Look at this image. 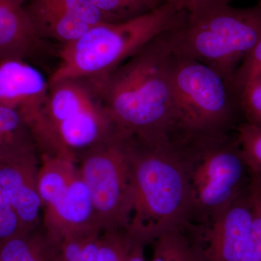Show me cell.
<instances>
[{"instance_id": "2e32d148", "label": "cell", "mask_w": 261, "mask_h": 261, "mask_svg": "<svg viewBox=\"0 0 261 261\" xmlns=\"http://www.w3.org/2000/svg\"><path fill=\"white\" fill-rule=\"evenodd\" d=\"M44 163L37 173V190L45 208L50 207L64 193L79 174L74 160L65 156L44 155Z\"/></svg>"}, {"instance_id": "52a82bcc", "label": "cell", "mask_w": 261, "mask_h": 261, "mask_svg": "<svg viewBox=\"0 0 261 261\" xmlns=\"http://www.w3.org/2000/svg\"><path fill=\"white\" fill-rule=\"evenodd\" d=\"M44 126V153L73 159L117 133L97 85L87 79L49 83Z\"/></svg>"}, {"instance_id": "5bb4252c", "label": "cell", "mask_w": 261, "mask_h": 261, "mask_svg": "<svg viewBox=\"0 0 261 261\" xmlns=\"http://www.w3.org/2000/svg\"><path fill=\"white\" fill-rule=\"evenodd\" d=\"M24 1L0 0V61L24 60L40 39Z\"/></svg>"}, {"instance_id": "4316f807", "label": "cell", "mask_w": 261, "mask_h": 261, "mask_svg": "<svg viewBox=\"0 0 261 261\" xmlns=\"http://www.w3.org/2000/svg\"><path fill=\"white\" fill-rule=\"evenodd\" d=\"M11 207H12L9 197L3 190V187L0 186V212Z\"/></svg>"}, {"instance_id": "d4e9b609", "label": "cell", "mask_w": 261, "mask_h": 261, "mask_svg": "<svg viewBox=\"0 0 261 261\" xmlns=\"http://www.w3.org/2000/svg\"><path fill=\"white\" fill-rule=\"evenodd\" d=\"M135 239V238H134ZM145 243L135 240L130 248L126 261H147L145 255Z\"/></svg>"}, {"instance_id": "7c38bea8", "label": "cell", "mask_w": 261, "mask_h": 261, "mask_svg": "<svg viewBox=\"0 0 261 261\" xmlns=\"http://www.w3.org/2000/svg\"><path fill=\"white\" fill-rule=\"evenodd\" d=\"M45 209L44 229L59 241L72 233L92 228L100 230L96 221L90 192L80 173L61 197Z\"/></svg>"}, {"instance_id": "4fadbf2b", "label": "cell", "mask_w": 261, "mask_h": 261, "mask_svg": "<svg viewBox=\"0 0 261 261\" xmlns=\"http://www.w3.org/2000/svg\"><path fill=\"white\" fill-rule=\"evenodd\" d=\"M29 160L25 165L5 163L0 165V186L9 197L24 231L36 229L42 206L37 190V173Z\"/></svg>"}, {"instance_id": "ac0fdd59", "label": "cell", "mask_w": 261, "mask_h": 261, "mask_svg": "<svg viewBox=\"0 0 261 261\" xmlns=\"http://www.w3.org/2000/svg\"><path fill=\"white\" fill-rule=\"evenodd\" d=\"M150 245V261H199L184 228L164 233Z\"/></svg>"}, {"instance_id": "ba28073f", "label": "cell", "mask_w": 261, "mask_h": 261, "mask_svg": "<svg viewBox=\"0 0 261 261\" xmlns=\"http://www.w3.org/2000/svg\"><path fill=\"white\" fill-rule=\"evenodd\" d=\"M80 161L101 231L126 229L133 206L127 137L115 134L82 151Z\"/></svg>"}, {"instance_id": "484cf974", "label": "cell", "mask_w": 261, "mask_h": 261, "mask_svg": "<svg viewBox=\"0 0 261 261\" xmlns=\"http://www.w3.org/2000/svg\"><path fill=\"white\" fill-rule=\"evenodd\" d=\"M163 3L171 5L178 11H186L195 0H163Z\"/></svg>"}, {"instance_id": "5b68a950", "label": "cell", "mask_w": 261, "mask_h": 261, "mask_svg": "<svg viewBox=\"0 0 261 261\" xmlns=\"http://www.w3.org/2000/svg\"><path fill=\"white\" fill-rule=\"evenodd\" d=\"M171 79L173 145L233 133L245 121L234 84L207 65L173 55Z\"/></svg>"}, {"instance_id": "ffe728a7", "label": "cell", "mask_w": 261, "mask_h": 261, "mask_svg": "<svg viewBox=\"0 0 261 261\" xmlns=\"http://www.w3.org/2000/svg\"><path fill=\"white\" fill-rule=\"evenodd\" d=\"M135 239L126 229L101 233L98 261H126Z\"/></svg>"}, {"instance_id": "8fae6325", "label": "cell", "mask_w": 261, "mask_h": 261, "mask_svg": "<svg viewBox=\"0 0 261 261\" xmlns=\"http://www.w3.org/2000/svg\"><path fill=\"white\" fill-rule=\"evenodd\" d=\"M49 82L24 60L0 61V105L18 111L29 128L44 121Z\"/></svg>"}, {"instance_id": "83f0119b", "label": "cell", "mask_w": 261, "mask_h": 261, "mask_svg": "<svg viewBox=\"0 0 261 261\" xmlns=\"http://www.w3.org/2000/svg\"><path fill=\"white\" fill-rule=\"evenodd\" d=\"M154 2H156V3H159V0H154Z\"/></svg>"}, {"instance_id": "7402d4cb", "label": "cell", "mask_w": 261, "mask_h": 261, "mask_svg": "<svg viewBox=\"0 0 261 261\" xmlns=\"http://www.w3.org/2000/svg\"><path fill=\"white\" fill-rule=\"evenodd\" d=\"M235 135L250 169L261 173V126L244 121Z\"/></svg>"}, {"instance_id": "6da1fadb", "label": "cell", "mask_w": 261, "mask_h": 261, "mask_svg": "<svg viewBox=\"0 0 261 261\" xmlns=\"http://www.w3.org/2000/svg\"><path fill=\"white\" fill-rule=\"evenodd\" d=\"M173 58L164 33L104 80H92L118 134L147 145L171 143Z\"/></svg>"}, {"instance_id": "603a6c76", "label": "cell", "mask_w": 261, "mask_h": 261, "mask_svg": "<svg viewBox=\"0 0 261 261\" xmlns=\"http://www.w3.org/2000/svg\"><path fill=\"white\" fill-rule=\"evenodd\" d=\"M103 13L125 20L149 11L158 5L153 0H89Z\"/></svg>"}, {"instance_id": "44dd1931", "label": "cell", "mask_w": 261, "mask_h": 261, "mask_svg": "<svg viewBox=\"0 0 261 261\" xmlns=\"http://www.w3.org/2000/svg\"><path fill=\"white\" fill-rule=\"evenodd\" d=\"M244 120L261 126V74L236 86Z\"/></svg>"}, {"instance_id": "9c48e42d", "label": "cell", "mask_w": 261, "mask_h": 261, "mask_svg": "<svg viewBox=\"0 0 261 261\" xmlns=\"http://www.w3.org/2000/svg\"><path fill=\"white\" fill-rule=\"evenodd\" d=\"M252 219L250 185L214 219L205 224L187 225L184 229L199 261H241Z\"/></svg>"}, {"instance_id": "3957f363", "label": "cell", "mask_w": 261, "mask_h": 261, "mask_svg": "<svg viewBox=\"0 0 261 261\" xmlns=\"http://www.w3.org/2000/svg\"><path fill=\"white\" fill-rule=\"evenodd\" d=\"M231 0H195L181 22L165 33L173 54L203 63L233 82L261 38V0L247 8Z\"/></svg>"}, {"instance_id": "8992f818", "label": "cell", "mask_w": 261, "mask_h": 261, "mask_svg": "<svg viewBox=\"0 0 261 261\" xmlns=\"http://www.w3.org/2000/svg\"><path fill=\"white\" fill-rule=\"evenodd\" d=\"M174 146L185 166L190 189L187 225L214 219L250 187L252 170L235 132Z\"/></svg>"}, {"instance_id": "e0dca14e", "label": "cell", "mask_w": 261, "mask_h": 261, "mask_svg": "<svg viewBox=\"0 0 261 261\" xmlns=\"http://www.w3.org/2000/svg\"><path fill=\"white\" fill-rule=\"evenodd\" d=\"M101 233L99 230L90 229L62 238L58 261H98Z\"/></svg>"}, {"instance_id": "30bf717a", "label": "cell", "mask_w": 261, "mask_h": 261, "mask_svg": "<svg viewBox=\"0 0 261 261\" xmlns=\"http://www.w3.org/2000/svg\"><path fill=\"white\" fill-rule=\"evenodd\" d=\"M25 8L40 39H53L63 45L95 25L120 21L89 0H29Z\"/></svg>"}, {"instance_id": "9a60e30c", "label": "cell", "mask_w": 261, "mask_h": 261, "mask_svg": "<svg viewBox=\"0 0 261 261\" xmlns=\"http://www.w3.org/2000/svg\"><path fill=\"white\" fill-rule=\"evenodd\" d=\"M59 243L45 229L20 233L0 243V261H58Z\"/></svg>"}, {"instance_id": "cb8c5ba5", "label": "cell", "mask_w": 261, "mask_h": 261, "mask_svg": "<svg viewBox=\"0 0 261 261\" xmlns=\"http://www.w3.org/2000/svg\"><path fill=\"white\" fill-rule=\"evenodd\" d=\"M259 74H261V38L239 66L235 73L233 84L238 86Z\"/></svg>"}, {"instance_id": "7a4b0ae2", "label": "cell", "mask_w": 261, "mask_h": 261, "mask_svg": "<svg viewBox=\"0 0 261 261\" xmlns=\"http://www.w3.org/2000/svg\"><path fill=\"white\" fill-rule=\"evenodd\" d=\"M132 184V213L126 230L150 245L189 224L190 197L186 171L172 143L147 145L127 138Z\"/></svg>"}, {"instance_id": "277c9868", "label": "cell", "mask_w": 261, "mask_h": 261, "mask_svg": "<svg viewBox=\"0 0 261 261\" xmlns=\"http://www.w3.org/2000/svg\"><path fill=\"white\" fill-rule=\"evenodd\" d=\"M185 13L163 3L133 18L92 27L80 39L63 45L49 83L104 80L147 43L177 25Z\"/></svg>"}, {"instance_id": "d6986e66", "label": "cell", "mask_w": 261, "mask_h": 261, "mask_svg": "<svg viewBox=\"0 0 261 261\" xmlns=\"http://www.w3.org/2000/svg\"><path fill=\"white\" fill-rule=\"evenodd\" d=\"M252 219L241 261H261V173L252 171Z\"/></svg>"}]
</instances>
